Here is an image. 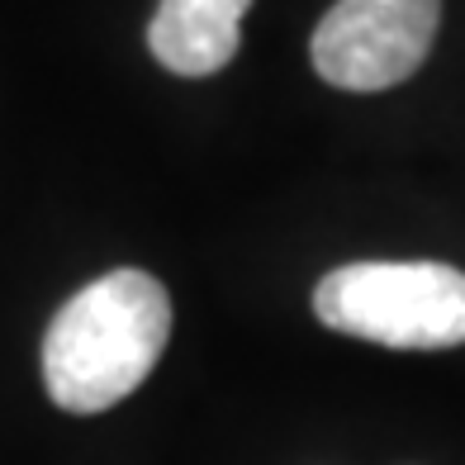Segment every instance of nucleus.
Wrapping results in <instances>:
<instances>
[{
	"instance_id": "obj_1",
	"label": "nucleus",
	"mask_w": 465,
	"mask_h": 465,
	"mask_svg": "<svg viewBox=\"0 0 465 465\" xmlns=\"http://www.w3.org/2000/svg\"><path fill=\"white\" fill-rule=\"evenodd\" d=\"M172 337V300L157 276L119 266L57 309L44 337V385L67 413H104L129 399Z\"/></svg>"
},
{
	"instance_id": "obj_2",
	"label": "nucleus",
	"mask_w": 465,
	"mask_h": 465,
	"mask_svg": "<svg viewBox=\"0 0 465 465\" xmlns=\"http://www.w3.org/2000/svg\"><path fill=\"white\" fill-rule=\"evenodd\" d=\"M313 313L332 332L399 351L465 342V271L441 262H351L313 290Z\"/></svg>"
},
{
	"instance_id": "obj_3",
	"label": "nucleus",
	"mask_w": 465,
	"mask_h": 465,
	"mask_svg": "<svg viewBox=\"0 0 465 465\" xmlns=\"http://www.w3.org/2000/svg\"><path fill=\"white\" fill-rule=\"evenodd\" d=\"M441 0H337L313 29V72L337 91H385L432 53Z\"/></svg>"
},
{
	"instance_id": "obj_4",
	"label": "nucleus",
	"mask_w": 465,
	"mask_h": 465,
	"mask_svg": "<svg viewBox=\"0 0 465 465\" xmlns=\"http://www.w3.org/2000/svg\"><path fill=\"white\" fill-rule=\"evenodd\" d=\"M247 10L252 0H157L147 48L176 76H214L238 53Z\"/></svg>"
}]
</instances>
